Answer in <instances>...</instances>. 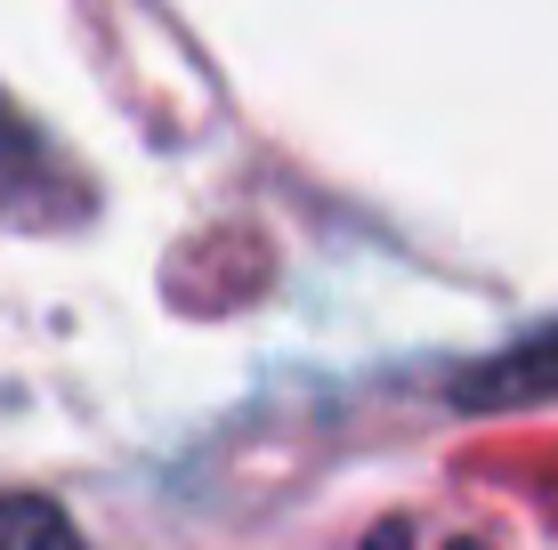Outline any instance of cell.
<instances>
[{
    "mask_svg": "<svg viewBox=\"0 0 558 550\" xmlns=\"http://www.w3.org/2000/svg\"><path fill=\"white\" fill-rule=\"evenodd\" d=\"M0 219H9V227L82 219V179L49 155V138L9 98H0Z\"/></svg>",
    "mask_w": 558,
    "mask_h": 550,
    "instance_id": "cell-1",
    "label": "cell"
},
{
    "mask_svg": "<svg viewBox=\"0 0 558 550\" xmlns=\"http://www.w3.org/2000/svg\"><path fill=\"white\" fill-rule=\"evenodd\" d=\"M453 396L461 405H534V396H558V325L526 332L518 349L486 356V365H470Z\"/></svg>",
    "mask_w": 558,
    "mask_h": 550,
    "instance_id": "cell-2",
    "label": "cell"
},
{
    "mask_svg": "<svg viewBox=\"0 0 558 550\" xmlns=\"http://www.w3.org/2000/svg\"><path fill=\"white\" fill-rule=\"evenodd\" d=\"M0 550H82V535L41 494H0Z\"/></svg>",
    "mask_w": 558,
    "mask_h": 550,
    "instance_id": "cell-3",
    "label": "cell"
}]
</instances>
